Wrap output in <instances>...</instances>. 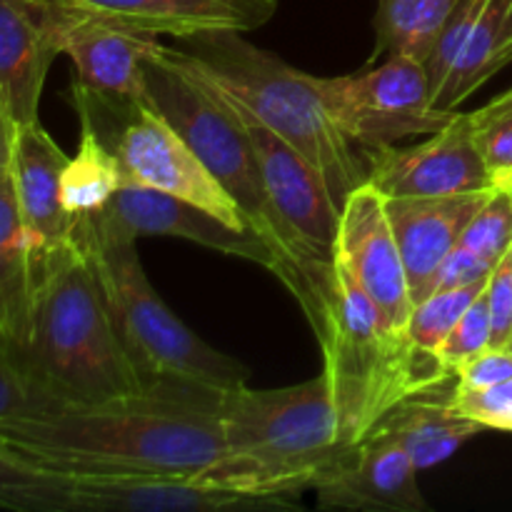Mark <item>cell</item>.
<instances>
[{
	"label": "cell",
	"instance_id": "cell-16",
	"mask_svg": "<svg viewBox=\"0 0 512 512\" xmlns=\"http://www.w3.org/2000/svg\"><path fill=\"white\" fill-rule=\"evenodd\" d=\"M413 458L380 433L365 435L325 468L313 490L323 508L428 512Z\"/></svg>",
	"mask_w": 512,
	"mask_h": 512
},
{
	"label": "cell",
	"instance_id": "cell-1",
	"mask_svg": "<svg viewBox=\"0 0 512 512\" xmlns=\"http://www.w3.org/2000/svg\"><path fill=\"white\" fill-rule=\"evenodd\" d=\"M0 440L63 475H195L223 453L218 408L150 398L0 420Z\"/></svg>",
	"mask_w": 512,
	"mask_h": 512
},
{
	"label": "cell",
	"instance_id": "cell-9",
	"mask_svg": "<svg viewBox=\"0 0 512 512\" xmlns=\"http://www.w3.org/2000/svg\"><path fill=\"white\" fill-rule=\"evenodd\" d=\"M308 78L335 125L365 155L433 135L455 115L435 108L425 63L408 55H388L353 75Z\"/></svg>",
	"mask_w": 512,
	"mask_h": 512
},
{
	"label": "cell",
	"instance_id": "cell-40",
	"mask_svg": "<svg viewBox=\"0 0 512 512\" xmlns=\"http://www.w3.org/2000/svg\"><path fill=\"white\" fill-rule=\"evenodd\" d=\"M510 348H512V345H510Z\"/></svg>",
	"mask_w": 512,
	"mask_h": 512
},
{
	"label": "cell",
	"instance_id": "cell-33",
	"mask_svg": "<svg viewBox=\"0 0 512 512\" xmlns=\"http://www.w3.org/2000/svg\"><path fill=\"white\" fill-rule=\"evenodd\" d=\"M453 405L488 430L512 433V380L488 390L453 388Z\"/></svg>",
	"mask_w": 512,
	"mask_h": 512
},
{
	"label": "cell",
	"instance_id": "cell-30",
	"mask_svg": "<svg viewBox=\"0 0 512 512\" xmlns=\"http://www.w3.org/2000/svg\"><path fill=\"white\" fill-rule=\"evenodd\" d=\"M480 5H483V0H458L448 23L440 30L438 43H435L433 53L425 60V70H428L430 78V95L443 88L445 78L450 75L453 65L458 63L460 53H463L465 43L470 38V30L475 25V18L480 13Z\"/></svg>",
	"mask_w": 512,
	"mask_h": 512
},
{
	"label": "cell",
	"instance_id": "cell-6",
	"mask_svg": "<svg viewBox=\"0 0 512 512\" xmlns=\"http://www.w3.org/2000/svg\"><path fill=\"white\" fill-rule=\"evenodd\" d=\"M73 233L93 260L120 340L150 395L218 408L225 390L248 383L243 363L210 348L155 293L138 240L95 215L75 218Z\"/></svg>",
	"mask_w": 512,
	"mask_h": 512
},
{
	"label": "cell",
	"instance_id": "cell-32",
	"mask_svg": "<svg viewBox=\"0 0 512 512\" xmlns=\"http://www.w3.org/2000/svg\"><path fill=\"white\" fill-rule=\"evenodd\" d=\"M468 115L480 155H483L490 175L498 178L500 173L512 168V110L493 113V110L478 108Z\"/></svg>",
	"mask_w": 512,
	"mask_h": 512
},
{
	"label": "cell",
	"instance_id": "cell-23",
	"mask_svg": "<svg viewBox=\"0 0 512 512\" xmlns=\"http://www.w3.org/2000/svg\"><path fill=\"white\" fill-rule=\"evenodd\" d=\"M512 63V0H483L465 50L433 95V105L458 113L460 105L478 93L490 78Z\"/></svg>",
	"mask_w": 512,
	"mask_h": 512
},
{
	"label": "cell",
	"instance_id": "cell-27",
	"mask_svg": "<svg viewBox=\"0 0 512 512\" xmlns=\"http://www.w3.org/2000/svg\"><path fill=\"white\" fill-rule=\"evenodd\" d=\"M485 285H488V280L485 283L463 285V288H440L433 290L420 303H415L408 325H405V335H408L410 343L415 348L425 350V353L438 355V350L443 348V343L453 333L458 320L463 318L470 303L483 293Z\"/></svg>",
	"mask_w": 512,
	"mask_h": 512
},
{
	"label": "cell",
	"instance_id": "cell-10",
	"mask_svg": "<svg viewBox=\"0 0 512 512\" xmlns=\"http://www.w3.org/2000/svg\"><path fill=\"white\" fill-rule=\"evenodd\" d=\"M110 150L118 158L123 185L160 190L218 215L233 228H248L228 190L215 180L178 130L148 103L125 120Z\"/></svg>",
	"mask_w": 512,
	"mask_h": 512
},
{
	"label": "cell",
	"instance_id": "cell-3",
	"mask_svg": "<svg viewBox=\"0 0 512 512\" xmlns=\"http://www.w3.org/2000/svg\"><path fill=\"white\" fill-rule=\"evenodd\" d=\"M323 348L343 443L370 435L400 400L455 378L438 355L395 333L338 253L313 270V300L303 310Z\"/></svg>",
	"mask_w": 512,
	"mask_h": 512
},
{
	"label": "cell",
	"instance_id": "cell-17",
	"mask_svg": "<svg viewBox=\"0 0 512 512\" xmlns=\"http://www.w3.org/2000/svg\"><path fill=\"white\" fill-rule=\"evenodd\" d=\"M490 193L493 188L425 198H385L390 225L408 273L413 305L433 293L440 265L458 248L465 225Z\"/></svg>",
	"mask_w": 512,
	"mask_h": 512
},
{
	"label": "cell",
	"instance_id": "cell-39",
	"mask_svg": "<svg viewBox=\"0 0 512 512\" xmlns=\"http://www.w3.org/2000/svg\"><path fill=\"white\" fill-rule=\"evenodd\" d=\"M493 185H495V188L505 190V193H508L512 198V168L505 170V173H500L498 178H493Z\"/></svg>",
	"mask_w": 512,
	"mask_h": 512
},
{
	"label": "cell",
	"instance_id": "cell-4",
	"mask_svg": "<svg viewBox=\"0 0 512 512\" xmlns=\"http://www.w3.org/2000/svg\"><path fill=\"white\" fill-rule=\"evenodd\" d=\"M145 103L158 110L238 203L245 223L273 248V270L295 300L308 298L313 270L270 205L240 105L178 45L155 38L145 58Z\"/></svg>",
	"mask_w": 512,
	"mask_h": 512
},
{
	"label": "cell",
	"instance_id": "cell-24",
	"mask_svg": "<svg viewBox=\"0 0 512 512\" xmlns=\"http://www.w3.org/2000/svg\"><path fill=\"white\" fill-rule=\"evenodd\" d=\"M458 0H380L375 53L408 55L425 63Z\"/></svg>",
	"mask_w": 512,
	"mask_h": 512
},
{
	"label": "cell",
	"instance_id": "cell-35",
	"mask_svg": "<svg viewBox=\"0 0 512 512\" xmlns=\"http://www.w3.org/2000/svg\"><path fill=\"white\" fill-rule=\"evenodd\" d=\"M512 380V348H488L455 370L458 390H488Z\"/></svg>",
	"mask_w": 512,
	"mask_h": 512
},
{
	"label": "cell",
	"instance_id": "cell-19",
	"mask_svg": "<svg viewBox=\"0 0 512 512\" xmlns=\"http://www.w3.org/2000/svg\"><path fill=\"white\" fill-rule=\"evenodd\" d=\"M60 55L48 0H0V105L15 125L38 120L45 78Z\"/></svg>",
	"mask_w": 512,
	"mask_h": 512
},
{
	"label": "cell",
	"instance_id": "cell-37",
	"mask_svg": "<svg viewBox=\"0 0 512 512\" xmlns=\"http://www.w3.org/2000/svg\"><path fill=\"white\" fill-rule=\"evenodd\" d=\"M13 138L15 123L0 105V180L10 173V160H13Z\"/></svg>",
	"mask_w": 512,
	"mask_h": 512
},
{
	"label": "cell",
	"instance_id": "cell-22",
	"mask_svg": "<svg viewBox=\"0 0 512 512\" xmlns=\"http://www.w3.org/2000/svg\"><path fill=\"white\" fill-rule=\"evenodd\" d=\"M38 265L10 173L0 180V340L15 355L28 340Z\"/></svg>",
	"mask_w": 512,
	"mask_h": 512
},
{
	"label": "cell",
	"instance_id": "cell-20",
	"mask_svg": "<svg viewBox=\"0 0 512 512\" xmlns=\"http://www.w3.org/2000/svg\"><path fill=\"white\" fill-rule=\"evenodd\" d=\"M65 163L68 155L45 133L40 120L15 125L10 178H13L20 215L33 243L35 265L43 263L73 235L75 218L65 213L60 203V175Z\"/></svg>",
	"mask_w": 512,
	"mask_h": 512
},
{
	"label": "cell",
	"instance_id": "cell-38",
	"mask_svg": "<svg viewBox=\"0 0 512 512\" xmlns=\"http://www.w3.org/2000/svg\"><path fill=\"white\" fill-rule=\"evenodd\" d=\"M485 110H493V113H498V110H512V88L508 90V93L498 95V98L490 100L488 105H483Z\"/></svg>",
	"mask_w": 512,
	"mask_h": 512
},
{
	"label": "cell",
	"instance_id": "cell-18",
	"mask_svg": "<svg viewBox=\"0 0 512 512\" xmlns=\"http://www.w3.org/2000/svg\"><path fill=\"white\" fill-rule=\"evenodd\" d=\"M75 13L145 35L190 38L213 30H255L278 10V0H55Z\"/></svg>",
	"mask_w": 512,
	"mask_h": 512
},
{
	"label": "cell",
	"instance_id": "cell-21",
	"mask_svg": "<svg viewBox=\"0 0 512 512\" xmlns=\"http://www.w3.org/2000/svg\"><path fill=\"white\" fill-rule=\"evenodd\" d=\"M440 388L443 385L400 400L370 430V433L388 435L395 443L403 445L418 470L443 463L450 455L458 453L468 440L488 430L483 423L455 408V385L450 393H438Z\"/></svg>",
	"mask_w": 512,
	"mask_h": 512
},
{
	"label": "cell",
	"instance_id": "cell-2",
	"mask_svg": "<svg viewBox=\"0 0 512 512\" xmlns=\"http://www.w3.org/2000/svg\"><path fill=\"white\" fill-rule=\"evenodd\" d=\"M15 358L63 408L150 398L115 328L93 260L75 233L38 265L28 340Z\"/></svg>",
	"mask_w": 512,
	"mask_h": 512
},
{
	"label": "cell",
	"instance_id": "cell-34",
	"mask_svg": "<svg viewBox=\"0 0 512 512\" xmlns=\"http://www.w3.org/2000/svg\"><path fill=\"white\" fill-rule=\"evenodd\" d=\"M493 325L490 348H510L512 345V250L500 260L485 285Z\"/></svg>",
	"mask_w": 512,
	"mask_h": 512
},
{
	"label": "cell",
	"instance_id": "cell-26",
	"mask_svg": "<svg viewBox=\"0 0 512 512\" xmlns=\"http://www.w3.org/2000/svg\"><path fill=\"white\" fill-rule=\"evenodd\" d=\"M73 475L43 468L0 440V505L20 512H70Z\"/></svg>",
	"mask_w": 512,
	"mask_h": 512
},
{
	"label": "cell",
	"instance_id": "cell-11",
	"mask_svg": "<svg viewBox=\"0 0 512 512\" xmlns=\"http://www.w3.org/2000/svg\"><path fill=\"white\" fill-rule=\"evenodd\" d=\"M240 110L253 138L270 205L283 220L288 233L293 235L308 265L328 263L335 255L340 205L330 195L323 175L293 145L285 143L280 135H275L255 115H250L243 105Z\"/></svg>",
	"mask_w": 512,
	"mask_h": 512
},
{
	"label": "cell",
	"instance_id": "cell-14",
	"mask_svg": "<svg viewBox=\"0 0 512 512\" xmlns=\"http://www.w3.org/2000/svg\"><path fill=\"white\" fill-rule=\"evenodd\" d=\"M300 500L250 495L200 483L193 475H73L70 512L290 510Z\"/></svg>",
	"mask_w": 512,
	"mask_h": 512
},
{
	"label": "cell",
	"instance_id": "cell-31",
	"mask_svg": "<svg viewBox=\"0 0 512 512\" xmlns=\"http://www.w3.org/2000/svg\"><path fill=\"white\" fill-rule=\"evenodd\" d=\"M493 343V325H490V308H488V295L483 293L470 303V308L465 310L463 318L458 320V325L453 328V333L448 335V340L443 343V348L438 350L440 363L448 370H458L465 360L475 358L483 350L490 348Z\"/></svg>",
	"mask_w": 512,
	"mask_h": 512
},
{
	"label": "cell",
	"instance_id": "cell-13",
	"mask_svg": "<svg viewBox=\"0 0 512 512\" xmlns=\"http://www.w3.org/2000/svg\"><path fill=\"white\" fill-rule=\"evenodd\" d=\"M335 253L378 305L388 328L405 333L413 313L408 273L390 225L385 195L368 180L360 183L340 208Z\"/></svg>",
	"mask_w": 512,
	"mask_h": 512
},
{
	"label": "cell",
	"instance_id": "cell-7",
	"mask_svg": "<svg viewBox=\"0 0 512 512\" xmlns=\"http://www.w3.org/2000/svg\"><path fill=\"white\" fill-rule=\"evenodd\" d=\"M178 48L265 128L293 145L323 175L340 208L368 180V155L335 125L308 73L245 40L240 30L190 35L178 40Z\"/></svg>",
	"mask_w": 512,
	"mask_h": 512
},
{
	"label": "cell",
	"instance_id": "cell-29",
	"mask_svg": "<svg viewBox=\"0 0 512 512\" xmlns=\"http://www.w3.org/2000/svg\"><path fill=\"white\" fill-rule=\"evenodd\" d=\"M63 405L45 395L23 370L13 350L0 340V420L60 410Z\"/></svg>",
	"mask_w": 512,
	"mask_h": 512
},
{
	"label": "cell",
	"instance_id": "cell-12",
	"mask_svg": "<svg viewBox=\"0 0 512 512\" xmlns=\"http://www.w3.org/2000/svg\"><path fill=\"white\" fill-rule=\"evenodd\" d=\"M368 183L385 198H425L488 190L493 175L475 143L470 115L455 113L423 143L368 153Z\"/></svg>",
	"mask_w": 512,
	"mask_h": 512
},
{
	"label": "cell",
	"instance_id": "cell-8",
	"mask_svg": "<svg viewBox=\"0 0 512 512\" xmlns=\"http://www.w3.org/2000/svg\"><path fill=\"white\" fill-rule=\"evenodd\" d=\"M48 3L53 5L60 53L73 60V103L80 128L110 148L125 120L145 103V58L158 35L75 13L55 0Z\"/></svg>",
	"mask_w": 512,
	"mask_h": 512
},
{
	"label": "cell",
	"instance_id": "cell-15",
	"mask_svg": "<svg viewBox=\"0 0 512 512\" xmlns=\"http://www.w3.org/2000/svg\"><path fill=\"white\" fill-rule=\"evenodd\" d=\"M95 218L135 240L145 238V235H168V238H183L190 243L205 245L218 253L253 260L268 270L278 268L273 248L258 233L248 228H233L218 215L208 213L188 200L160 193V190L120 185L113 200L100 213H95Z\"/></svg>",
	"mask_w": 512,
	"mask_h": 512
},
{
	"label": "cell",
	"instance_id": "cell-5",
	"mask_svg": "<svg viewBox=\"0 0 512 512\" xmlns=\"http://www.w3.org/2000/svg\"><path fill=\"white\" fill-rule=\"evenodd\" d=\"M218 418L223 453L193 475L218 488L300 500L348 448L325 373L290 388L225 390Z\"/></svg>",
	"mask_w": 512,
	"mask_h": 512
},
{
	"label": "cell",
	"instance_id": "cell-28",
	"mask_svg": "<svg viewBox=\"0 0 512 512\" xmlns=\"http://www.w3.org/2000/svg\"><path fill=\"white\" fill-rule=\"evenodd\" d=\"M460 248L470 250L485 263L498 265L512 250V198L505 190L495 188L478 213L470 218L460 235Z\"/></svg>",
	"mask_w": 512,
	"mask_h": 512
},
{
	"label": "cell",
	"instance_id": "cell-25",
	"mask_svg": "<svg viewBox=\"0 0 512 512\" xmlns=\"http://www.w3.org/2000/svg\"><path fill=\"white\" fill-rule=\"evenodd\" d=\"M123 185L118 158L113 150L83 130L78 153L68 158L60 175V203L73 218L95 215L113 200Z\"/></svg>",
	"mask_w": 512,
	"mask_h": 512
},
{
	"label": "cell",
	"instance_id": "cell-36",
	"mask_svg": "<svg viewBox=\"0 0 512 512\" xmlns=\"http://www.w3.org/2000/svg\"><path fill=\"white\" fill-rule=\"evenodd\" d=\"M495 265L485 263L483 258L473 255L465 248H455L453 253L445 258V263L440 265L438 278H435V290L440 288H463V285L473 283H485L493 273Z\"/></svg>",
	"mask_w": 512,
	"mask_h": 512
}]
</instances>
